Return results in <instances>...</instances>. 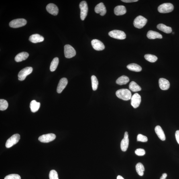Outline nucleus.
<instances>
[{
	"label": "nucleus",
	"mask_w": 179,
	"mask_h": 179,
	"mask_svg": "<svg viewBox=\"0 0 179 179\" xmlns=\"http://www.w3.org/2000/svg\"><path fill=\"white\" fill-rule=\"evenodd\" d=\"M116 95L118 98L125 101L131 99L132 97L131 92L126 89H122L117 90L116 92Z\"/></svg>",
	"instance_id": "1"
},
{
	"label": "nucleus",
	"mask_w": 179,
	"mask_h": 179,
	"mask_svg": "<svg viewBox=\"0 0 179 179\" xmlns=\"http://www.w3.org/2000/svg\"><path fill=\"white\" fill-rule=\"evenodd\" d=\"M147 22V19L140 15L136 18L133 22V25L136 28L141 29L146 24Z\"/></svg>",
	"instance_id": "2"
},
{
	"label": "nucleus",
	"mask_w": 179,
	"mask_h": 179,
	"mask_svg": "<svg viewBox=\"0 0 179 179\" xmlns=\"http://www.w3.org/2000/svg\"><path fill=\"white\" fill-rule=\"evenodd\" d=\"M174 9V5L172 3H163L158 7L159 12L162 13L170 12Z\"/></svg>",
	"instance_id": "3"
},
{
	"label": "nucleus",
	"mask_w": 179,
	"mask_h": 179,
	"mask_svg": "<svg viewBox=\"0 0 179 179\" xmlns=\"http://www.w3.org/2000/svg\"><path fill=\"white\" fill-rule=\"evenodd\" d=\"M20 135L18 134H14L7 140L5 144L6 147L9 148L13 146L18 142L20 139Z\"/></svg>",
	"instance_id": "4"
},
{
	"label": "nucleus",
	"mask_w": 179,
	"mask_h": 179,
	"mask_svg": "<svg viewBox=\"0 0 179 179\" xmlns=\"http://www.w3.org/2000/svg\"><path fill=\"white\" fill-rule=\"evenodd\" d=\"M109 36L112 38L124 40L126 38V35L123 31L119 30H113L110 31L109 33Z\"/></svg>",
	"instance_id": "5"
},
{
	"label": "nucleus",
	"mask_w": 179,
	"mask_h": 179,
	"mask_svg": "<svg viewBox=\"0 0 179 179\" xmlns=\"http://www.w3.org/2000/svg\"><path fill=\"white\" fill-rule=\"evenodd\" d=\"M33 70V68L31 67H27L23 68L19 73L18 74V80L20 81L24 80L27 76L32 73Z\"/></svg>",
	"instance_id": "6"
},
{
	"label": "nucleus",
	"mask_w": 179,
	"mask_h": 179,
	"mask_svg": "<svg viewBox=\"0 0 179 179\" xmlns=\"http://www.w3.org/2000/svg\"><path fill=\"white\" fill-rule=\"evenodd\" d=\"M27 21L24 19H17L13 20L9 23V26L12 28H18L24 26L26 24Z\"/></svg>",
	"instance_id": "7"
},
{
	"label": "nucleus",
	"mask_w": 179,
	"mask_h": 179,
	"mask_svg": "<svg viewBox=\"0 0 179 179\" xmlns=\"http://www.w3.org/2000/svg\"><path fill=\"white\" fill-rule=\"evenodd\" d=\"M64 53L65 56L68 58H72L76 54L75 50L69 45H66L64 46Z\"/></svg>",
	"instance_id": "8"
},
{
	"label": "nucleus",
	"mask_w": 179,
	"mask_h": 179,
	"mask_svg": "<svg viewBox=\"0 0 179 179\" xmlns=\"http://www.w3.org/2000/svg\"><path fill=\"white\" fill-rule=\"evenodd\" d=\"M80 9V18L82 20H84L87 15L88 6L87 3L85 1H82L79 4Z\"/></svg>",
	"instance_id": "9"
},
{
	"label": "nucleus",
	"mask_w": 179,
	"mask_h": 179,
	"mask_svg": "<svg viewBox=\"0 0 179 179\" xmlns=\"http://www.w3.org/2000/svg\"><path fill=\"white\" fill-rule=\"evenodd\" d=\"M56 135L53 133L43 135L39 138V140L43 143H49L56 139Z\"/></svg>",
	"instance_id": "10"
},
{
	"label": "nucleus",
	"mask_w": 179,
	"mask_h": 179,
	"mask_svg": "<svg viewBox=\"0 0 179 179\" xmlns=\"http://www.w3.org/2000/svg\"><path fill=\"white\" fill-rule=\"evenodd\" d=\"M131 101V105L134 108L138 107L141 102V96L138 93H135L132 96Z\"/></svg>",
	"instance_id": "11"
},
{
	"label": "nucleus",
	"mask_w": 179,
	"mask_h": 179,
	"mask_svg": "<svg viewBox=\"0 0 179 179\" xmlns=\"http://www.w3.org/2000/svg\"><path fill=\"white\" fill-rule=\"evenodd\" d=\"M129 143L128 133L125 132L124 137L122 140L121 143V150L123 152H125L127 150L128 148Z\"/></svg>",
	"instance_id": "12"
},
{
	"label": "nucleus",
	"mask_w": 179,
	"mask_h": 179,
	"mask_svg": "<svg viewBox=\"0 0 179 179\" xmlns=\"http://www.w3.org/2000/svg\"><path fill=\"white\" fill-rule=\"evenodd\" d=\"M92 47L95 50L98 51H101L105 48V45L101 41L97 39H94L91 41Z\"/></svg>",
	"instance_id": "13"
},
{
	"label": "nucleus",
	"mask_w": 179,
	"mask_h": 179,
	"mask_svg": "<svg viewBox=\"0 0 179 179\" xmlns=\"http://www.w3.org/2000/svg\"><path fill=\"white\" fill-rule=\"evenodd\" d=\"M68 83V80L66 78H62L59 81L58 87L57 88V92L58 93H61L64 88L66 87Z\"/></svg>",
	"instance_id": "14"
},
{
	"label": "nucleus",
	"mask_w": 179,
	"mask_h": 179,
	"mask_svg": "<svg viewBox=\"0 0 179 179\" xmlns=\"http://www.w3.org/2000/svg\"><path fill=\"white\" fill-rule=\"evenodd\" d=\"M47 10L50 14L54 16L57 15L58 13V9L56 5L53 3H50L47 5Z\"/></svg>",
	"instance_id": "15"
},
{
	"label": "nucleus",
	"mask_w": 179,
	"mask_h": 179,
	"mask_svg": "<svg viewBox=\"0 0 179 179\" xmlns=\"http://www.w3.org/2000/svg\"><path fill=\"white\" fill-rule=\"evenodd\" d=\"M159 87L163 90H168L170 87V83L168 80L164 78H161L159 81Z\"/></svg>",
	"instance_id": "16"
},
{
	"label": "nucleus",
	"mask_w": 179,
	"mask_h": 179,
	"mask_svg": "<svg viewBox=\"0 0 179 179\" xmlns=\"http://www.w3.org/2000/svg\"><path fill=\"white\" fill-rule=\"evenodd\" d=\"M95 11L96 13H100V15L102 16L105 15L107 12L106 7L102 3L98 4L96 6Z\"/></svg>",
	"instance_id": "17"
},
{
	"label": "nucleus",
	"mask_w": 179,
	"mask_h": 179,
	"mask_svg": "<svg viewBox=\"0 0 179 179\" xmlns=\"http://www.w3.org/2000/svg\"><path fill=\"white\" fill-rule=\"evenodd\" d=\"M44 40V37L38 34H35L31 35L29 38V40L30 42L34 43L42 42Z\"/></svg>",
	"instance_id": "18"
},
{
	"label": "nucleus",
	"mask_w": 179,
	"mask_h": 179,
	"mask_svg": "<svg viewBox=\"0 0 179 179\" xmlns=\"http://www.w3.org/2000/svg\"><path fill=\"white\" fill-rule=\"evenodd\" d=\"M127 12V9L123 5H119L114 9V13L117 16L122 15Z\"/></svg>",
	"instance_id": "19"
},
{
	"label": "nucleus",
	"mask_w": 179,
	"mask_h": 179,
	"mask_svg": "<svg viewBox=\"0 0 179 179\" xmlns=\"http://www.w3.org/2000/svg\"><path fill=\"white\" fill-rule=\"evenodd\" d=\"M155 132L161 140L165 141L166 140L164 132L160 126H157L155 128Z\"/></svg>",
	"instance_id": "20"
},
{
	"label": "nucleus",
	"mask_w": 179,
	"mask_h": 179,
	"mask_svg": "<svg viewBox=\"0 0 179 179\" xmlns=\"http://www.w3.org/2000/svg\"><path fill=\"white\" fill-rule=\"evenodd\" d=\"M147 38L150 39H155L157 38L162 39V35L156 31L150 30L147 33Z\"/></svg>",
	"instance_id": "21"
},
{
	"label": "nucleus",
	"mask_w": 179,
	"mask_h": 179,
	"mask_svg": "<svg viewBox=\"0 0 179 179\" xmlns=\"http://www.w3.org/2000/svg\"><path fill=\"white\" fill-rule=\"evenodd\" d=\"M29 56L28 53L26 52H21L16 55L15 57V60L17 62H22L23 60H26Z\"/></svg>",
	"instance_id": "22"
},
{
	"label": "nucleus",
	"mask_w": 179,
	"mask_h": 179,
	"mask_svg": "<svg viewBox=\"0 0 179 179\" xmlns=\"http://www.w3.org/2000/svg\"><path fill=\"white\" fill-rule=\"evenodd\" d=\"M157 28L159 30L163 31L167 34H169L172 32V29L170 27L167 26L163 24H160L157 26Z\"/></svg>",
	"instance_id": "23"
},
{
	"label": "nucleus",
	"mask_w": 179,
	"mask_h": 179,
	"mask_svg": "<svg viewBox=\"0 0 179 179\" xmlns=\"http://www.w3.org/2000/svg\"><path fill=\"white\" fill-rule=\"evenodd\" d=\"M41 104L35 100H33L31 102L30 108L31 111L35 113L38 111L40 107Z\"/></svg>",
	"instance_id": "24"
},
{
	"label": "nucleus",
	"mask_w": 179,
	"mask_h": 179,
	"mask_svg": "<svg viewBox=\"0 0 179 179\" xmlns=\"http://www.w3.org/2000/svg\"><path fill=\"white\" fill-rule=\"evenodd\" d=\"M129 81V79L128 77L123 75L118 78L116 82L117 84L121 85L127 84Z\"/></svg>",
	"instance_id": "25"
},
{
	"label": "nucleus",
	"mask_w": 179,
	"mask_h": 179,
	"mask_svg": "<svg viewBox=\"0 0 179 179\" xmlns=\"http://www.w3.org/2000/svg\"><path fill=\"white\" fill-rule=\"evenodd\" d=\"M127 68L132 71L138 72H140L142 70L141 67L139 65L136 64H129Z\"/></svg>",
	"instance_id": "26"
},
{
	"label": "nucleus",
	"mask_w": 179,
	"mask_h": 179,
	"mask_svg": "<svg viewBox=\"0 0 179 179\" xmlns=\"http://www.w3.org/2000/svg\"><path fill=\"white\" fill-rule=\"evenodd\" d=\"M130 90L133 92H137L141 91V88L134 81H132L129 85Z\"/></svg>",
	"instance_id": "27"
},
{
	"label": "nucleus",
	"mask_w": 179,
	"mask_h": 179,
	"mask_svg": "<svg viewBox=\"0 0 179 179\" xmlns=\"http://www.w3.org/2000/svg\"><path fill=\"white\" fill-rule=\"evenodd\" d=\"M136 169L137 174L139 176H142L144 174V172L145 170L144 167L141 163H137L136 166Z\"/></svg>",
	"instance_id": "28"
},
{
	"label": "nucleus",
	"mask_w": 179,
	"mask_h": 179,
	"mask_svg": "<svg viewBox=\"0 0 179 179\" xmlns=\"http://www.w3.org/2000/svg\"><path fill=\"white\" fill-rule=\"evenodd\" d=\"M59 62V58L57 57L53 59L51 62L50 67V70L51 71L53 72L56 70L58 66Z\"/></svg>",
	"instance_id": "29"
},
{
	"label": "nucleus",
	"mask_w": 179,
	"mask_h": 179,
	"mask_svg": "<svg viewBox=\"0 0 179 179\" xmlns=\"http://www.w3.org/2000/svg\"><path fill=\"white\" fill-rule=\"evenodd\" d=\"M91 79L92 89L94 91H96L97 89L99 84L98 80L95 75H92L91 76Z\"/></svg>",
	"instance_id": "30"
},
{
	"label": "nucleus",
	"mask_w": 179,
	"mask_h": 179,
	"mask_svg": "<svg viewBox=\"0 0 179 179\" xmlns=\"http://www.w3.org/2000/svg\"><path fill=\"white\" fill-rule=\"evenodd\" d=\"M144 58L146 60L151 62H155L158 60V58L156 56L151 54H145Z\"/></svg>",
	"instance_id": "31"
},
{
	"label": "nucleus",
	"mask_w": 179,
	"mask_h": 179,
	"mask_svg": "<svg viewBox=\"0 0 179 179\" xmlns=\"http://www.w3.org/2000/svg\"><path fill=\"white\" fill-rule=\"evenodd\" d=\"M9 104L4 99L0 100V110L5 111L8 107Z\"/></svg>",
	"instance_id": "32"
},
{
	"label": "nucleus",
	"mask_w": 179,
	"mask_h": 179,
	"mask_svg": "<svg viewBox=\"0 0 179 179\" xmlns=\"http://www.w3.org/2000/svg\"><path fill=\"white\" fill-rule=\"evenodd\" d=\"M49 177L50 179H59L58 173L54 170L50 171Z\"/></svg>",
	"instance_id": "33"
},
{
	"label": "nucleus",
	"mask_w": 179,
	"mask_h": 179,
	"mask_svg": "<svg viewBox=\"0 0 179 179\" xmlns=\"http://www.w3.org/2000/svg\"><path fill=\"white\" fill-rule=\"evenodd\" d=\"M137 141L145 142L148 141V138L146 136L141 134H139L137 135Z\"/></svg>",
	"instance_id": "34"
},
{
	"label": "nucleus",
	"mask_w": 179,
	"mask_h": 179,
	"mask_svg": "<svg viewBox=\"0 0 179 179\" xmlns=\"http://www.w3.org/2000/svg\"><path fill=\"white\" fill-rule=\"evenodd\" d=\"M4 179H21V178L18 174H12L7 175Z\"/></svg>",
	"instance_id": "35"
},
{
	"label": "nucleus",
	"mask_w": 179,
	"mask_h": 179,
	"mask_svg": "<svg viewBox=\"0 0 179 179\" xmlns=\"http://www.w3.org/2000/svg\"><path fill=\"white\" fill-rule=\"evenodd\" d=\"M135 154L138 156H143L145 154V151L143 149L139 148L135 151Z\"/></svg>",
	"instance_id": "36"
},
{
	"label": "nucleus",
	"mask_w": 179,
	"mask_h": 179,
	"mask_svg": "<svg viewBox=\"0 0 179 179\" xmlns=\"http://www.w3.org/2000/svg\"><path fill=\"white\" fill-rule=\"evenodd\" d=\"M175 136H176L177 142H178L179 144V130H177L176 131V133H175Z\"/></svg>",
	"instance_id": "37"
},
{
	"label": "nucleus",
	"mask_w": 179,
	"mask_h": 179,
	"mask_svg": "<svg viewBox=\"0 0 179 179\" xmlns=\"http://www.w3.org/2000/svg\"><path fill=\"white\" fill-rule=\"evenodd\" d=\"M138 0H122L121 1L126 3H131L138 1Z\"/></svg>",
	"instance_id": "38"
},
{
	"label": "nucleus",
	"mask_w": 179,
	"mask_h": 179,
	"mask_svg": "<svg viewBox=\"0 0 179 179\" xmlns=\"http://www.w3.org/2000/svg\"><path fill=\"white\" fill-rule=\"evenodd\" d=\"M162 176L163 177V178H166L167 176V174L166 173H164V174H162Z\"/></svg>",
	"instance_id": "39"
},
{
	"label": "nucleus",
	"mask_w": 179,
	"mask_h": 179,
	"mask_svg": "<svg viewBox=\"0 0 179 179\" xmlns=\"http://www.w3.org/2000/svg\"><path fill=\"white\" fill-rule=\"evenodd\" d=\"M117 179H125L123 177L121 176H117Z\"/></svg>",
	"instance_id": "40"
},
{
	"label": "nucleus",
	"mask_w": 179,
	"mask_h": 179,
	"mask_svg": "<svg viewBox=\"0 0 179 179\" xmlns=\"http://www.w3.org/2000/svg\"><path fill=\"white\" fill-rule=\"evenodd\" d=\"M160 179H166V178H163L162 176L161 177Z\"/></svg>",
	"instance_id": "41"
}]
</instances>
